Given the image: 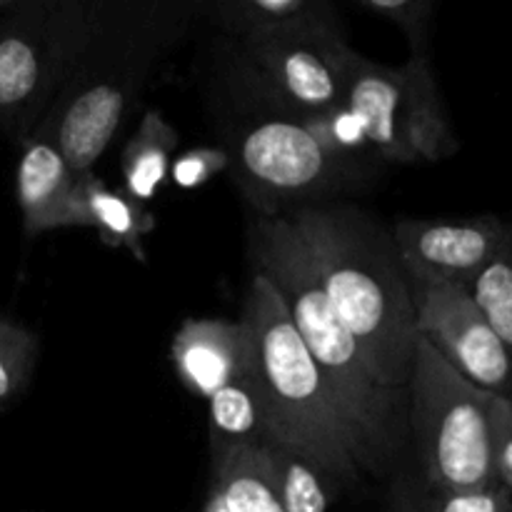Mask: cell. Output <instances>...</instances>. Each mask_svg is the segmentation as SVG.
<instances>
[{"mask_svg":"<svg viewBox=\"0 0 512 512\" xmlns=\"http://www.w3.org/2000/svg\"><path fill=\"white\" fill-rule=\"evenodd\" d=\"M265 455L285 512H328L333 478L285 445L265 443Z\"/></svg>","mask_w":512,"mask_h":512,"instance_id":"cell-19","label":"cell"},{"mask_svg":"<svg viewBox=\"0 0 512 512\" xmlns=\"http://www.w3.org/2000/svg\"><path fill=\"white\" fill-rule=\"evenodd\" d=\"M390 512H423L420 510V493L413 485L405 483L403 488L395 490L393 495V508Z\"/></svg>","mask_w":512,"mask_h":512,"instance_id":"cell-27","label":"cell"},{"mask_svg":"<svg viewBox=\"0 0 512 512\" xmlns=\"http://www.w3.org/2000/svg\"><path fill=\"white\" fill-rule=\"evenodd\" d=\"M203 512H285L265 443L233 445L213 455V485Z\"/></svg>","mask_w":512,"mask_h":512,"instance_id":"cell-15","label":"cell"},{"mask_svg":"<svg viewBox=\"0 0 512 512\" xmlns=\"http://www.w3.org/2000/svg\"><path fill=\"white\" fill-rule=\"evenodd\" d=\"M200 10L175 0L98 3L88 45L33 135L53 140L78 175L93 173L160 60Z\"/></svg>","mask_w":512,"mask_h":512,"instance_id":"cell-2","label":"cell"},{"mask_svg":"<svg viewBox=\"0 0 512 512\" xmlns=\"http://www.w3.org/2000/svg\"><path fill=\"white\" fill-rule=\"evenodd\" d=\"M340 25L238 43V73L258 98L303 120L345 103L350 60Z\"/></svg>","mask_w":512,"mask_h":512,"instance_id":"cell-9","label":"cell"},{"mask_svg":"<svg viewBox=\"0 0 512 512\" xmlns=\"http://www.w3.org/2000/svg\"><path fill=\"white\" fill-rule=\"evenodd\" d=\"M213 455L245 443H273L265 395L255 378L253 360L245 373L225 383L208 398Z\"/></svg>","mask_w":512,"mask_h":512,"instance_id":"cell-16","label":"cell"},{"mask_svg":"<svg viewBox=\"0 0 512 512\" xmlns=\"http://www.w3.org/2000/svg\"><path fill=\"white\" fill-rule=\"evenodd\" d=\"M493 398L418 338L408 410L430 490L450 493L500 483L493 458Z\"/></svg>","mask_w":512,"mask_h":512,"instance_id":"cell-6","label":"cell"},{"mask_svg":"<svg viewBox=\"0 0 512 512\" xmlns=\"http://www.w3.org/2000/svg\"><path fill=\"white\" fill-rule=\"evenodd\" d=\"M285 218L375 378L408 395L418 328L413 290L393 235L350 205H305Z\"/></svg>","mask_w":512,"mask_h":512,"instance_id":"cell-1","label":"cell"},{"mask_svg":"<svg viewBox=\"0 0 512 512\" xmlns=\"http://www.w3.org/2000/svg\"><path fill=\"white\" fill-rule=\"evenodd\" d=\"M210 23L218 25L235 43L275 38L308 28L340 25L338 13L328 0H225L203 5Z\"/></svg>","mask_w":512,"mask_h":512,"instance_id":"cell-14","label":"cell"},{"mask_svg":"<svg viewBox=\"0 0 512 512\" xmlns=\"http://www.w3.org/2000/svg\"><path fill=\"white\" fill-rule=\"evenodd\" d=\"M228 168V153L225 148H195L183 153L170 165V178L175 185L185 190H193L198 185L208 183L215 173Z\"/></svg>","mask_w":512,"mask_h":512,"instance_id":"cell-25","label":"cell"},{"mask_svg":"<svg viewBox=\"0 0 512 512\" xmlns=\"http://www.w3.org/2000/svg\"><path fill=\"white\" fill-rule=\"evenodd\" d=\"M15 0H0V15L5 13V10H10V5H13Z\"/></svg>","mask_w":512,"mask_h":512,"instance_id":"cell-28","label":"cell"},{"mask_svg":"<svg viewBox=\"0 0 512 512\" xmlns=\"http://www.w3.org/2000/svg\"><path fill=\"white\" fill-rule=\"evenodd\" d=\"M300 123H303L305 128L318 138V143L323 145L328 153H333L335 158L355 163V160H360L370 150L363 128H360V123L355 120V115L350 113L345 103L335 105V108L325 110V113L303 118ZM370 153H373V150H370Z\"/></svg>","mask_w":512,"mask_h":512,"instance_id":"cell-22","label":"cell"},{"mask_svg":"<svg viewBox=\"0 0 512 512\" xmlns=\"http://www.w3.org/2000/svg\"><path fill=\"white\" fill-rule=\"evenodd\" d=\"M228 165L263 218L318 205L355 180V163L335 158L295 118H265L233 135Z\"/></svg>","mask_w":512,"mask_h":512,"instance_id":"cell-8","label":"cell"},{"mask_svg":"<svg viewBox=\"0 0 512 512\" xmlns=\"http://www.w3.org/2000/svg\"><path fill=\"white\" fill-rule=\"evenodd\" d=\"M420 510L423 512H512V495L508 485L500 483L475 490H430L420 493Z\"/></svg>","mask_w":512,"mask_h":512,"instance_id":"cell-24","label":"cell"},{"mask_svg":"<svg viewBox=\"0 0 512 512\" xmlns=\"http://www.w3.org/2000/svg\"><path fill=\"white\" fill-rule=\"evenodd\" d=\"M83 200L90 228L98 230L108 248H125L138 260H145V235L155 228V215L125 190L110 188L93 173L83 175Z\"/></svg>","mask_w":512,"mask_h":512,"instance_id":"cell-18","label":"cell"},{"mask_svg":"<svg viewBox=\"0 0 512 512\" xmlns=\"http://www.w3.org/2000/svg\"><path fill=\"white\" fill-rule=\"evenodd\" d=\"M98 0H15L0 15V130L25 143L73 75Z\"/></svg>","mask_w":512,"mask_h":512,"instance_id":"cell-5","label":"cell"},{"mask_svg":"<svg viewBox=\"0 0 512 512\" xmlns=\"http://www.w3.org/2000/svg\"><path fill=\"white\" fill-rule=\"evenodd\" d=\"M240 320L248 330L273 443L303 455L328 478L358 480L365 470L358 440L265 275L255 273Z\"/></svg>","mask_w":512,"mask_h":512,"instance_id":"cell-4","label":"cell"},{"mask_svg":"<svg viewBox=\"0 0 512 512\" xmlns=\"http://www.w3.org/2000/svg\"><path fill=\"white\" fill-rule=\"evenodd\" d=\"M20 145L23 150L15 170V198L25 233L90 228L83 200V175L70 168L58 145L45 135H30Z\"/></svg>","mask_w":512,"mask_h":512,"instance_id":"cell-12","label":"cell"},{"mask_svg":"<svg viewBox=\"0 0 512 512\" xmlns=\"http://www.w3.org/2000/svg\"><path fill=\"white\" fill-rule=\"evenodd\" d=\"M345 105L363 128L370 150L390 163H440L458 150L430 55L383 65L353 53Z\"/></svg>","mask_w":512,"mask_h":512,"instance_id":"cell-7","label":"cell"},{"mask_svg":"<svg viewBox=\"0 0 512 512\" xmlns=\"http://www.w3.org/2000/svg\"><path fill=\"white\" fill-rule=\"evenodd\" d=\"M175 148H178V130L160 110H148L120 155L125 193L143 205L145 200L155 198L168 180Z\"/></svg>","mask_w":512,"mask_h":512,"instance_id":"cell-17","label":"cell"},{"mask_svg":"<svg viewBox=\"0 0 512 512\" xmlns=\"http://www.w3.org/2000/svg\"><path fill=\"white\" fill-rule=\"evenodd\" d=\"M173 365L190 393L210 398L250 368V338L243 320H188L173 338Z\"/></svg>","mask_w":512,"mask_h":512,"instance_id":"cell-13","label":"cell"},{"mask_svg":"<svg viewBox=\"0 0 512 512\" xmlns=\"http://www.w3.org/2000/svg\"><path fill=\"white\" fill-rule=\"evenodd\" d=\"M468 290L512 358V223H508V233L495 258Z\"/></svg>","mask_w":512,"mask_h":512,"instance_id":"cell-20","label":"cell"},{"mask_svg":"<svg viewBox=\"0 0 512 512\" xmlns=\"http://www.w3.org/2000/svg\"><path fill=\"white\" fill-rule=\"evenodd\" d=\"M415 328L465 380L512 398V358L470 290L458 283L415 285Z\"/></svg>","mask_w":512,"mask_h":512,"instance_id":"cell-10","label":"cell"},{"mask_svg":"<svg viewBox=\"0 0 512 512\" xmlns=\"http://www.w3.org/2000/svg\"><path fill=\"white\" fill-rule=\"evenodd\" d=\"M508 223L495 215L458 220H400L393 243L415 285L458 283L468 288L503 245Z\"/></svg>","mask_w":512,"mask_h":512,"instance_id":"cell-11","label":"cell"},{"mask_svg":"<svg viewBox=\"0 0 512 512\" xmlns=\"http://www.w3.org/2000/svg\"><path fill=\"white\" fill-rule=\"evenodd\" d=\"M250 255L255 273L265 275L278 290L305 350L323 373L350 433L358 440L365 470L380 473L403 440L408 395L385 388L375 378L363 350L325 298L313 263L285 215H260L255 220L250 228Z\"/></svg>","mask_w":512,"mask_h":512,"instance_id":"cell-3","label":"cell"},{"mask_svg":"<svg viewBox=\"0 0 512 512\" xmlns=\"http://www.w3.org/2000/svg\"><path fill=\"white\" fill-rule=\"evenodd\" d=\"M493 458L498 478L512 480V398H493Z\"/></svg>","mask_w":512,"mask_h":512,"instance_id":"cell-26","label":"cell"},{"mask_svg":"<svg viewBox=\"0 0 512 512\" xmlns=\"http://www.w3.org/2000/svg\"><path fill=\"white\" fill-rule=\"evenodd\" d=\"M38 363V338L25 325L0 315V408L23 395Z\"/></svg>","mask_w":512,"mask_h":512,"instance_id":"cell-21","label":"cell"},{"mask_svg":"<svg viewBox=\"0 0 512 512\" xmlns=\"http://www.w3.org/2000/svg\"><path fill=\"white\" fill-rule=\"evenodd\" d=\"M365 10L390 20L403 30L410 55H430L428 33L433 18V0H360Z\"/></svg>","mask_w":512,"mask_h":512,"instance_id":"cell-23","label":"cell"},{"mask_svg":"<svg viewBox=\"0 0 512 512\" xmlns=\"http://www.w3.org/2000/svg\"><path fill=\"white\" fill-rule=\"evenodd\" d=\"M505 485H508V490H510V495H512V480H508V483H505Z\"/></svg>","mask_w":512,"mask_h":512,"instance_id":"cell-29","label":"cell"}]
</instances>
